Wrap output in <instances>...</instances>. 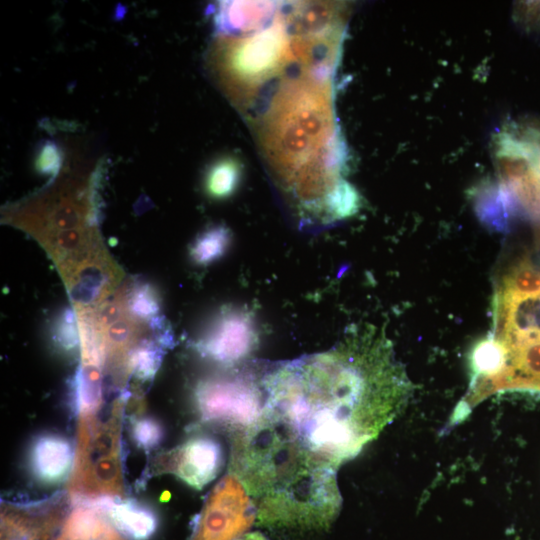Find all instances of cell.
Returning a JSON list of instances; mask_svg holds the SVG:
<instances>
[{"label":"cell","instance_id":"cell-7","mask_svg":"<svg viewBox=\"0 0 540 540\" xmlns=\"http://www.w3.org/2000/svg\"><path fill=\"white\" fill-rule=\"evenodd\" d=\"M491 335L503 347L504 365L496 377L483 385L484 390H540V334Z\"/></svg>","mask_w":540,"mask_h":540},{"label":"cell","instance_id":"cell-1","mask_svg":"<svg viewBox=\"0 0 540 540\" xmlns=\"http://www.w3.org/2000/svg\"><path fill=\"white\" fill-rule=\"evenodd\" d=\"M260 379L266 424L282 428L323 471L358 454L411 392L390 341L372 327L326 352L261 363Z\"/></svg>","mask_w":540,"mask_h":540},{"label":"cell","instance_id":"cell-4","mask_svg":"<svg viewBox=\"0 0 540 540\" xmlns=\"http://www.w3.org/2000/svg\"><path fill=\"white\" fill-rule=\"evenodd\" d=\"M255 512L240 482L226 475L208 494L188 540H237L253 523Z\"/></svg>","mask_w":540,"mask_h":540},{"label":"cell","instance_id":"cell-2","mask_svg":"<svg viewBox=\"0 0 540 540\" xmlns=\"http://www.w3.org/2000/svg\"><path fill=\"white\" fill-rule=\"evenodd\" d=\"M125 395L112 405L106 420L96 414L79 415L74 466L68 485L79 501H98L124 494L121 440Z\"/></svg>","mask_w":540,"mask_h":540},{"label":"cell","instance_id":"cell-15","mask_svg":"<svg viewBox=\"0 0 540 540\" xmlns=\"http://www.w3.org/2000/svg\"><path fill=\"white\" fill-rule=\"evenodd\" d=\"M229 243V232L223 227H214L200 235L191 247V257L198 264H208L218 259Z\"/></svg>","mask_w":540,"mask_h":540},{"label":"cell","instance_id":"cell-20","mask_svg":"<svg viewBox=\"0 0 540 540\" xmlns=\"http://www.w3.org/2000/svg\"><path fill=\"white\" fill-rule=\"evenodd\" d=\"M60 147L51 140L44 141L36 151L35 168L44 175L55 176L62 164Z\"/></svg>","mask_w":540,"mask_h":540},{"label":"cell","instance_id":"cell-8","mask_svg":"<svg viewBox=\"0 0 540 540\" xmlns=\"http://www.w3.org/2000/svg\"><path fill=\"white\" fill-rule=\"evenodd\" d=\"M61 499L2 504L1 540H49L62 516Z\"/></svg>","mask_w":540,"mask_h":540},{"label":"cell","instance_id":"cell-17","mask_svg":"<svg viewBox=\"0 0 540 540\" xmlns=\"http://www.w3.org/2000/svg\"><path fill=\"white\" fill-rule=\"evenodd\" d=\"M53 339L64 352H72L80 347V331L77 312L65 309L53 326Z\"/></svg>","mask_w":540,"mask_h":540},{"label":"cell","instance_id":"cell-3","mask_svg":"<svg viewBox=\"0 0 540 540\" xmlns=\"http://www.w3.org/2000/svg\"><path fill=\"white\" fill-rule=\"evenodd\" d=\"M195 400L205 421L253 427L261 419L265 405L260 362L229 376L201 381L196 387Z\"/></svg>","mask_w":540,"mask_h":540},{"label":"cell","instance_id":"cell-9","mask_svg":"<svg viewBox=\"0 0 540 540\" xmlns=\"http://www.w3.org/2000/svg\"><path fill=\"white\" fill-rule=\"evenodd\" d=\"M72 460L71 444L57 434L40 435L30 449L31 471L36 479L46 484H54L65 478Z\"/></svg>","mask_w":540,"mask_h":540},{"label":"cell","instance_id":"cell-22","mask_svg":"<svg viewBox=\"0 0 540 540\" xmlns=\"http://www.w3.org/2000/svg\"><path fill=\"white\" fill-rule=\"evenodd\" d=\"M238 540H267L262 534L255 532L239 538Z\"/></svg>","mask_w":540,"mask_h":540},{"label":"cell","instance_id":"cell-19","mask_svg":"<svg viewBox=\"0 0 540 540\" xmlns=\"http://www.w3.org/2000/svg\"><path fill=\"white\" fill-rule=\"evenodd\" d=\"M132 439L145 450H151L162 441L164 431L162 425L152 417H142L132 424Z\"/></svg>","mask_w":540,"mask_h":540},{"label":"cell","instance_id":"cell-21","mask_svg":"<svg viewBox=\"0 0 540 540\" xmlns=\"http://www.w3.org/2000/svg\"><path fill=\"white\" fill-rule=\"evenodd\" d=\"M93 540H124L120 534L115 531V529L112 527V524L110 523L106 529L101 532L98 536H96Z\"/></svg>","mask_w":540,"mask_h":540},{"label":"cell","instance_id":"cell-13","mask_svg":"<svg viewBox=\"0 0 540 540\" xmlns=\"http://www.w3.org/2000/svg\"><path fill=\"white\" fill-rule=\"evenodd\" d=\"M164 348L166 347L156 339L143 340L128 355L125 373H131L141 381L153 379L161 365Z\"/></svg>","mask_w":540,"mask_h":540},{"label":"cell","instance_id":"cell-14","mask_svg":"<svg viewBox=\"0 0 540 540\" xmlns=\"http://www.w3.org/2000/svg\"><path fill=\"white\" fill-rule=\"evenodd\" d=\"M498 292L540 295V264L531 258L520 261L503 277Z\"/></svg>","mask_w":540,"mask_h":540},{"label":"cell","instance_id":"cell-16","mask_svg":"<svg viewBox=\"0 0 540 540\" xmlns=\"http://www.w3.org/2000/svg\"><path fill=\"white\" fill-rule=\"evenodd\" d=\"M238 166L231 159H222L211 166L206 176V189L213 197L229 195L238 180Z\"/></svg>","mask_w":540,"mask_h":540},{"label":"cell","instance_id":"cell-6","mask_svg":"<svg viewBox=\"0 0 540 540\" xmlns=\"http://www.w3.org/2000/svg\"><path fill=\"white\" fill-rule=\"evenodd\" d=\"M223 465L220 443L209 436H196L157 456L151 473H172L195 489L217 477Z\"/></svg>","mask_w":540,"mask_h":540},{"label":"cell","instance_id":"cell-12","mask_svg":"<svg viewBox=\"0 0 540 540\" xmlns=\"http://www.w3.org/2000/svg\"><path fill=\"white\" fill-rule=\"evenodd\" d=\"M99 366L81 363L72 381L73 406L78 415L95 414L102 402Z\"/></svg>","mask_w":540,"mask_h":540},{"label":"cell","instance_id":"cell-11","mask_svg":"<svg viewBox=\"0 0 540 540\" xmlns=\"http://www.w3.org/2000/svg\"><path fill=\"white\" fill-rule=\"evenodd\" d=\"M106 518L98 503L78 502L56 540H93L110 524Z\"/></svg>","mask_w":540,"mask_h":540},{"label":"cell","instance_id":"cell-5","mask_svg":"<svg viewBox=\"0 0 540 540\" xmlns=\"http://www.w3.org/2000/svg\"><path fill=\"white\" fill-rule=\"evenodd\" d=\"M258 343L252 314L242 308L228 307L213 320L197 341L201 355L224 365L245 359Z\"/></svg>","mask_w":540,"mask_h":540},{"label":"cell","instance_id":"cell-10","mask_svg":"<svg viewBox=\"0 0 540 540\" xmlns=\"http://www.w3.org/2000/svg\"><path fill=\"white\" fill-rule=\"evenodd\" d=\"M109 522L130 540H148L156 531L157 516L149 507L132 499H102Z\"/></svg>","mask_w":540,"mask_h":540},{"label":"cell","instance_id":"cell-18","mask_svg":"<svg viewBox=\"0 0 540 540\" xmlns=\"http://www.w3.org/2000/svg\"><path fill=\"white\" fill-rule=\"evenodd\" d=\"M127 301L128 309L133 317L153 319L158 316L159 300L155 290L148 284L135 285Z\"/></svg>","mask_w":540,"mask_h":540}]
</instances>
